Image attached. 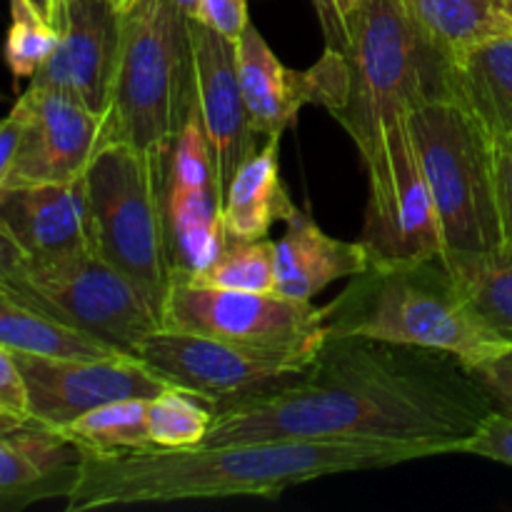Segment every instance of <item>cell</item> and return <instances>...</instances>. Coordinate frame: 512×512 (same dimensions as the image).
<instances>
[{"mask_svg":"<svg viewBox=\"0 0 512 512\" xmlns=\"http://www.w3.org/2000/svg\"><path fill=\"white\" fill-rule=\"evenodd\" d=\"M493 403L453 355L365 335L328 333L308 373L215 413L203 448L255 440H398L443 455L463 445Z\"/></svg>","mask_w":512,"mask_h":512,"instance_id":"cell-1","label":"cell"},{"mask_svg":"<svg viewBox=\"0 0 512 512\" xmlns=\"http://www.w3.org/2000/svg\"><path fill=\"white\" fill-rule=\"evenodd\" d=\"M443 455L398 440H255L215 448L145 450L118 458L83 455L65 510L90 512L185 500L278 498L283 490L343 473H365Z\"/></svg>","mask_w":512,"mask_h":512,"instance_id":"cell-2","label":"cell"},{"mask_svg":"<svg viewBox=\"0 0 512 512\" xmlns=\"http://www.w3.org/2000/svg\"><path fill=\"white\" fill-rule=\"evenodd\" d=\"M343 58L348 88L330 115L358 150L368 178L365 220H375L393 198V135L413 103L438 88L445 63L425 48L403 0H358L348 13Z\"/></svg>","mask_w":512,"mask_h":512,"instance_id":"cell-3","label":"cell"},{"mask_svg":"<svg viewBox=\"0 0 512 512\" xmlns=\"http://www.w3.org/2000/svg\"><path fill=\"white\" fill-rule=\"evenodd\" d=\"M328 333L365 335L453 355L465 370L508 350L460 293L443 258L375 263L328 303Z\"/></svg>","mask_w":512,"mask_h":512,"instance_id":"cell-4","label":"cell"},{"mask_svg":"<svg viewBox=\"0 0 512 512\" xmlns=\"http://www.w3.org/2000/svg\"><path fill=\"white\" fill-rule=\"evenodd\" d=\"M190 20L173 0L118 10V50L103 113V145L168 155L195 103Z\"/></svg>","mask_w":512,"mask_h":512,"instance_id":"cell-5","label":"cell"},{"mask_svg":"<svg viewBox=\"0 0 512 512\" xmlns=\"http://www.w3.org/2000/svg\"><path fill=\"white\" fill-rule=\"evenodd\" d=\"M408 130L443 230V258L503 248L493 143L468 105L440 83L408 110Z\"/></svg>","mask_w":512,"mask_h":512,"instance_id":"cell-6","label":"cell"},{"mask_svg":"<svg viewBox=\"0 0 512 512\" xmlns=\"http://www.w3.org/2000/svg\"><path fill=\"white\" fill-rule=\"evenodd\" d=\"M168 155L105 143L85 170L95 253L138 288L163 328L175 265L165 218Z\"/></svg>","mask_w":512,"mask_h":512,"instance_id":"cell-7","label":"cell"},{"mask_svg":"<svg viewBox=\"0 0 512 512\" xmlns=\"http://www.w3.org/2000/svg\"><path fill=\"white\" fill-rule=\"evenodd\" d=\"M163 328L205 335L275 358L313 363L328 338V305L278 293L205 288L175 273Z\"/></svg>","mask_w":512,"mask_h":512,"instance_id":"cell-8","label":"cell"},{"mask_svg":"<svg viewBox=\"0 0 512 512\" xmlns=\"http://www.w3.org/2000/svg\"><path fill=\"white\" fill-rule=\"evenodd\" d=\"M5 285L115 353L135 355L138 345L160 328L138 288L95 250L45 263L28 260Z\"/></svg>","mask_w":512,"mask_h":512,"instance_id":"cell-9","label":"cell"},{"mask_svg":"<svg viewBox=\"0 0 512 512\" xmlns=\"http://www.w3.org/2000/svg\"><path fill=\"white\" fill-rule=\"evenodd\" d=\"M173 388L198 395L215 413L243 400L273 393L308 373L310 363L275 358L223 340L158 328L135 350Z\"/></svg>","mask_w":512,"mask_h":512,"instance_id":"cell-10","label":"cell"},{"mask_svg":"<svg viewBox=\"0 0 512 512\" xmlns=\"http://www.w3.org/2000/svg\"><path fill=\"white\" fill-rule=\"evenodd\" d=\"M15 363L28 390L30 420L50 430H63L100 405L128 398L150 400L170 388L143 360L125 353L105 358L15 353Z\"/></svg>","mask_w":512,"mask_h":512,"instance_id":"cell-11","label":"cell"},{"mask_svg":"<svg viewBox=\"0 0 512 512\" xmlns=\"http://www.w3.org/2000/svg\"><path fill=\"white\" fill-rule=\"evenodd\" d=\"M235 60L250 123L265 140H280L303 105H323L333 113L348 88L343 53L325 50L313 68L293 70L273 53L253 23L235 40Z\"/></svg>","mask_w":512,"mask_h":512,"instance_id":"cell-12","label":"cell"},{"mask_svg":"<svg viewBox=\"0 0 512 512\" xmlns=\"http://www.w3.org/2000/svg\"><path fill=\"white\" fill-rule=\"evenodd\" d=\"M25 128L5 188L83 178L103 145V115L65 90L30 88L20 95Z\"/></svg>","mask_w":512,"mask_h":512,"instance_id":"cell-13","label":"cell"},{"mask_svg":"<svg viewBox=\"0 0 512 512\" xmlns=\"http://www.w3.org/2000/svg\"><path fill=\"white\" fill-rule=\"evenodd\" d=\"M195 60V103L213 145L223 190L240 165L260 150L238 78L235 40L200 20H190Z\"/></svg>","mask_w":512,"mask_h":512,"instance_id":"cell-14","label":"cell"},{"mask_svg":"<svg viewBox=\"0 0 512 512\" xmlns=\"http://www.w3.org/2000/svg\"><path fill=\"white\" fill-rule=\"evenodd\" d=\"M58 30V45L30 78V88L65 90L103 115L118 50V10L105 0H65Z\"/></svg>","mask_w":512,"mask_h":512,"instance_id":"cell-15","label":"cell"},{"mask_svg":"<svg viewBox=\"0 0 512 512\" xmlns=\"http://www.w3.org/2000/svg\"><path fill=\"white\" fill-rule=\"evenodd\" d=\"M0 230L33 263L95 250L85 178L0 190Z\"/></svg>","mask_w":512,"mask_h":512,"instance_id":"cell-16","label":"cell"},{"mask_svg":"<svg viewBox=\"0 0 512 512\" xmlns=\"http://www.w3.org/2000/svg\"><path fill=\"white\" fill-rule=\"evenodd\" d=\"M393 198L380 218L365 220L360 243L375 263H408V260L443 258V230L435 213L425 175L415 158L408 118L390 143Z\"/></svg>","mask_w":512,"mask_h":512,"instance_id":"cell-17","label":"cell"},{"mask_svg":"<svg viewBox=\"0 0 512 512\" xmlns=\"http://www.w3.org/2000/svg\"><path fill=\"white\" fill-rule=\"evenodd\" d=\"M80 463L83 450L43 425L0 440V510H20L55 495L68 498Z\"/></svg>","mask_w":512,"mask_h":512,"instance_id":"cell-18","label":"cell"},{"mask_svg":"<svg viewBox=\"0 0 512 512\" xmlns=\"http://www.w3.org/2000/svg\"><path fill=\"white\" fill-rule=\"evenodd\" d=\"M370 263L363 243H348L325 233L303 210L285 220V235L275 240V290L293 300H313L335 280L355 278Z\"/></svg>","mask_w":512,"mask_h":512,"instance_id":"cell-19","label":"cell"},{"mask_svg":"<svg viewBox=\"0 0 512 512\" xmlns=\"http://www.w3.org/2000/svg\"><path fill=\"white\" fill-rule=\"evenodd\" d=\"M440 83L468 105L495 148L512 130V33L470 45L443 65Z\"/></svg>","mask_w":512,"mask_h":512,"instance_id":"cell-20","label":"cell"},{"mask_svg":"<svg viewBox=\"0 0 512 512\" xmlns=\"http://www.w3.org/2000/svg\"><path fill=\"white\" fill-rule=\"evenodd\" d=\"M278 143L280 140H265L258 153L240 165L225 188L223 223L228 238H268L278 220L285 223L298 213L280 175Z\"/></svg>","mask_w":512,"mask_h":512,"instance_id":"cell-21","label":"cell"},{"mask_svg":"<svg viewBox=\"0 0 512 512\" xmlns=\"http://www.w3.org/2000/svg\"><path fill=\"white\" fill-rule=\"evenodd\" d=\"M403 5L440 63H453L470 45L512 33L498 0H403Z\"/></svg>","mask_w":512,"mask_h":512,"instance_id":"cell-22","label":"cell"},{"mask_svg":"<svg viewBox=\"0 0 512 512\" xmlns=\"http://www.w3.org/2000/svg\"><path fill=\"white\" fill-rule=\"evenodd\" d=\"M0 343L15 353L58 355V358L115 355L108 345L30 305L5 283H0Z\"/></svg>","mask_w":512,"mask_h":512,"instance_id":"cell-23","label":"cell"},{"mask_svg":"<svg viewBox=\"0 0 512 512\" xmlns=\"http://www.w3.org/2000/svg\"><path fill=\"white\" fill-rule=\"evenodd\" d=\"M60 433L88 458H118L155 450L148 435V400L143 398L115 400L88 410Z\"/></svg>","mask_w":512,"mask_h":512,"instance_id":"cell-24","label":"cell"},{"mask_svg":"<svg viewBox=\"0 0 512 512\" xmlns=\"http://www.w3.org/2000/svg\"><path fill=\"white\" fill-rule=\"evenodd\" d=\"M450 275L473 313L485 325L512 340V250L483 255H445Z\"/></svg>","mask_w":512,"mask_h":512,"instance_id":"cell-25","label":"cell"},{"mask_svg":"<svg viewBox=\"0 0 512 512\" xmlns=\"http://www.w3.org/2000/svg\"><path fill=\"white\" fill-rule=\"evenodd\" d=\"M205 288L245 290V293H278L275 290V243L260 240H228L215 263L200 273H178Z\"/></svg>","mask_w":512,"mask_h":512,"instance_id":"cell-26","label":"cell"},{"mask_svg":"<svg viewBox=\"0 0 512 512\" xmlns=\"http://www.w3.org/2000/svg\"><path fill=\"white\" fill-rule=\"evenodd\" d=\"M213 420V405L173 385L148 400V435L153 448H198L203 445Z\"/></svg>","mask_w":512,"mask_h":512,"instance_id":"cell-27","label":"cell"},{"mask_svg":"<svg viewBox=\"0 0 512 512\" xmlns=\"http://www.w3.org/2000/svg\"><path fill=\"white\" fill-rule=\"evenodd\" d=\"M60 30L28 0H10V28L5 35V65L15 80L33 78L58 45Z\"/></svg>","mask_w":512,"mask_h":512,"instance_id":"cell-28","label":"cell"},{"mask_svg":"<svg viewBox=\"0 0 512 512\" xmlns=\"http://www.w3.org/2000/svg\"><path fill=\"white\" fill-rule=\"evenodd\" d=\"M468 373L488 395L493 410L503 413L505 418H512V345L495 358L475 365Z\"/></svg>","mask_w":512,"mask_h":512,"instance_id":"cell-29","label":"cell"},{"mask_svg":"<svg viewBox=\"0 0 512 512\" xmlns=\"http://www.w3.org/2000/svg\"><path fill=\"white\" fill-rule=\"evenodd\" d=\"M463 453L495 460V463L512 468V418H505L503 413L493 410L475 430L473 438L463 445Z\"/></svg>","mask_w":512,"mask_h":512,"instance_id":"cell-30","label":"cell"},{"mask_svg":"<svg viewBox=\"0 0 512 512\" xmlns=\"http://www.w3.org/2000/svg\"><path fill=\"white\" fill-rule=\"evenodd\" d=\"M493 178L503 248L512 250V130L493 148Z\"/></svg>","mask_w":512,"mask_h":512,"instance_id":"cell-31","label":"cell"},{"mask_svg":"<svg viewBox=\"0 0 512 512\" xmlns=\"http://www.w3.org/2000/svg\"><path fill=\"white\" fill-rule=\"evenodd\" d=\"M0 410L30 420L25 380L15 363V353L3 343H0Z\"/></svg>","mask_w":512,"mask_h":512,"instance_id":"cell-32","label":"cell"},{"mask_svg":"<svg viewBox=\"0 0 512 512\" xmlns=\"http://www.w3.org/2000/svg\"><path fill=\"white\" fill-rule=\"evenodd\" d=\"M195 20L210 25L213 30L223 33L225 38L238 40L245 25L250 23L248 0H203L200 15Z\"/></svg>","mask_w":512,"mask_h":512,"instance_id":"cell-33","label":"cell"},{"mask_svg":"<svg viewBox=\"0 0 512 512\" xmlns=\"http://www.w3.org/2000/svg\"><path fill=\"white\" fill-rule=\"evenodd\" d=\"M310 3L318 13L325 50L345 53V48H348V18L343 13V0H310Z\"/></svg>","mask_w":512,"mask_h":512,"instance_id":"cell-34","label":"cell"},{"mask_svg":"<svg viewBox=\"0 0 512 512\" xmlns=\"http://www.w3.org/2000/svg\"><path fill=\"white\" fill-rule=\"evenodd\" d=\"M23 128H25V108L18 98V103L13 105V110L0 120V190L5 188V180H8L10 170H13L20 138H23Z\"/></svg>","mask_w":512,"mask_h":512,"instance_id":"cell-35","label":"cell"},{"mask_svg":"<svg viewBox=\"0 0 512 512\" xmlns=\"http://www.w3.org/2000/svg\"><path fill=\"white\" fill-rule=\"evenodd\" d=\"M25 263H28V258H25V255L20 253L18 245L0 230V283L13 280L15 275L25 268Z\"/></svg>","mask_w":512,"mask_h":512,"instance_id":"cell-36","label":"cell"},{"mask_svg":"<svg viewBox=\"0 0 512 512\" xmlns=\"http://www.w3.org/2000/svg\"><path fill=\"white\" fill-rule=\"evenodd\" d=\"M30 425H38V423H33V420H28V418H20V415H13V413H5V410H0V440L13 438V435L23 433V430H28Z\"/></svg>","mask_w":512,"mask_h":512,"instance_id":"cell-37","label":"cell"},{"mask_svg":"<svg viewBox=\"0 0 512 512\" xmlns=\"http://www.w3.org/2000/svg\"><path fill=\"white\" fill-rule=\"evenodd\" d=\"M30 5H33L35 10H40V13L45 15V18L50 20L53 25H58V15H55V8H53V0H28Z\"/></svg>","mask_w":512,"mask_h":512,"instance_id":"cell-38","label":"cell"},{"mask_svg":"<svg viewBox=\"0 0 512 512\" xmlns=\"http://www.w3.org/2000/svg\"><path fill=\"white\" fill-rule=\"evenodd\" d=\"M175 5H178L180 10H183L185 15H188V18H198L200 15V5H203V0H173Z\"/></svg>","mask_w":512,"mask_h":512,"instance_id":"cell-39","label":"cell"},{"mask_svg":"<svg viewBox=\"0 0 512 512\" xmlns=\"http://www.w3.org/2000/svg\"><path fill=\"white\" fill-rule=\"evenodd\" d=\"M498 3H500V8H503V13L508 15L510 23H512V0H498Z\"/></svg>","mask_w":512,"mask_h":512,"instance_id":"cell-40","label":"cell"},{"mask_svg":"<svg viewBox=\"0 0 512 512\" xmlns=\"http://www.w3.org/2000/svg\"><path fill=\"white\" fill-rule=\"evenodd\" d=\"M355 5H358V0H343V13H345V18H348V13L355 8Z\"/></svg>","mask_w":512,"mask_h":512,"instance_id":"cell-41","label":"cell"},{"mask_svg":"<svg viewBox=\"0 0 512 512\" xmlns=\"http://www.w3.org/2000/svg\"><path fill=\"white\" fill-rule=\"evenodd\" d=\"M105 3H110V5H113L115 10H120V8H125V5L130 3V0H105Z\"/></svg>","mask_w":512,"mask_h":512,"instance_id":"cell-42","label":"cell"},{"mask_svg":"<svg viewBox=\"0 0 512 512\" xmlns=\"http://www.w3.org/2000/svg\"><path fill=\"white\" fill-rule=\"evenodd\" d=\"M65 3V0H53V8H55V15H58L60 13V5H63Z\"/></svg>","mask_w":512,"mask_h":512,"instance_id":"cell-43","label":"cell"}]
</instances>
